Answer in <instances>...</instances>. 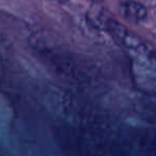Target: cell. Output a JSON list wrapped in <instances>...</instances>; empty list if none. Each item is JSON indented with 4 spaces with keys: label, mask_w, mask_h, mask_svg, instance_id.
Segmentation results:
<instances>
[{
    "label": "cell",
    "mask_w": 156,
    "mask_h": 156,
    "mask_svg": "<svg viewBox=\"0 0 156 156\" xmlns=\"http://www.w3.org/2000/svg\"><path fill=\"white\" fill-rule=\"evenodd\" d=\"M52 1H57V2H60V3H65V2H67L69 0H52Z\"/></svg>",
    "instance_id": "2"
},
{
    "label": "cell",
    "mask_w": 156,
    "mask_h": 156,
    "mask_svg": "<svg viewBox=\"0 0 156 156\" xmlns=\"http://www.w3.org/2000/svg\"><path fill=\"white\" fill-rule=\"evenodd\" d=\"M120 14L128 22L140 23L147 18V11L141 3L133 0H126L120 3Z\"/></svg>",
    "instance_id": "1"
},
{
    "label": "cell",
    "mask_w": 156,
    "mask_h": 156,
    "mask_svg": "<svg viewBox=\"0 0 156 156\" xmlns=\"http://www.w3.org/2000/svg\"><path fill=\"white\" fill-rule=\"evenodd\" d=\"M93 1H96V2H101V1H103V0H93Z\"/></svg>",
    "instance_id": "3"
}]
</instances>
